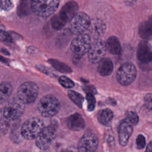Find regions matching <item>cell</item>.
<instances>
[{
	"mask_svg": "<svg viewBox=\"0 0 152 152\" xmlns=\"http://www.w3.org/2000/svg\"><path fill=\"white\" fill-rule=\"evenodd\" d=\"M37 109L42 116L50 118L58 113L60 109V104L54 96L48 94L39 100Z\"/></svg>",
	"mask_w": 152,
	"mask_h": 152,
	"instance_id": "cell-1",
	"label": "cell"
},
{
	"mask_svg": "<svg viewBox=\"0 0 152 152\" xmlns=\"http://www.w3.org/2000/svg\"><path fill=\"white\" fill-rule=\"evenodd\" d=\"M59 4V0H31V9L37 15L46 18L56 11Z\"/></svg>",
	"mask_w": 152,
	"mask_h": 152,
	"instance_id": "cell-2",
	"label": "cell"
},
{
	"mask_svg": "<svg viewBox=\"0 0 152 152\" xmlns=\"http://www.w3.org/2000/svg\"><path fill=\"white\" fill-rule=\"evenodd\" d=\"M24 103L17 97L7 100L3 109V116L9 121L18 120L24 111Z\"/></svg>",
	"mask_w": 152,
	"mask_h": 152,
	"instance_id": "cell-3",
	"label": "cell"
},
{
	"mask_svg": "<svg viewBox=\"0 0 152 152\" xmlns=\"http://www.w3.org/2000/svg\"><path fill=\"white\" fill-rule=\"evenodd\" d=\"M44 128L43 121L37 118L27 119L21 126V134L26 140L35 139Z\"/></svg>",
	"mask_w": 152,
	"mask_h": 152,
	"instance_id": "cell-4",
	"label": "cell"
},
{
	"mask_svg": "<svg viewBox=\"0 0 152 152\" xmlns=\"http://www.w3.org/2000/svg\"><path fill=\"white\" fill-rule=\"evenodd\" d=\"M137 76V69L135 65L131 62L123 64L116 72V79L118 83L122 86L131 84Z\"/></svg>",
	"mask_w": 152,
	"mask_h": 152,
	"instance_id": "cell-5",
	"label": "cell"
},
{
	"mask_svg": "<svg viewBox=\"0 0 152 152\" xmlns=\"http://www.w3.org/2000/svg\"><path fill=\"white\" fill-rule=\"evenodd\" d=\"M39 94V88L36 84L28 81L22 84L18 89L17 96L25 104L34 102Z\"/></svg>",
	"mask_w": 152,
	"mask_h": 152,
	"instance_id": "cell-6",
	"label": "cell"
},
{
	"mask_svg": "<svg viewBox=\"0 0 152 152\" xmlns=\"http://www.w3.org/2000/svg\"><path fill=\"white\" fill-rule=\"evenodd\" d=\"M90 21L89 17L86 14L77 12L69 21V30L74 34H82L88 30Z\"/></svg>",
	"mask_w": 152,
	"mask_h": 152,
	"instance_id": "cell-7",
	"label": "cell"
},
{
	"mask_svg": "<svg viewBox=\"0 0 152 152\" xmlns=\"http://www.w3.org/2000/svg\"><path fill=\"white\" fill-rule=\"evenodd\" d=\"M56 136V131L52 126L44 127L39 135L35 138L36 144L40 150H46L53 142Z\"/></svg>",
	"mask_w": 152,
	"mask_h": 152,
	"instance_id": "cell-8",
	"label": "cell"
},
{
	"mask_svg": "<svg viewBox=\"0 0 152 152\" xmlns=\"http://www.w3.org/2000/svg\"><path fill=\"white\" fill-rule=\"evenodd\" d=\"M91 46V39L88 34H80L71 43V49L78 56H82L88 52Z\"/></svg>",
	"mask_w": 152,
	"mask_h": 152,
	"instance_id": "cell-9",
	"label": "cell"
},
{
	"mask_svg": "<svg viewBox=\"0 0 152 152\" xmlns=\"http://www.w3.org/2000/svg\"><path fill=\"white\" fill-rule=\"evenodd\" d=\"M99 140L92 132H87L81 138L78 144V152H95L97 148Z\"/></svg>",
	"mask_w": 152,
	"mask_h": 152,
	"instance_id": "cell-10",
	"label": "cell"
},
{
	"mask_svg": "<svg viewBox=\"0 0 152 152\" xmlns=\"http://www.w3.org/2000/svg\"><path fill=\"white\" fill-rule=\"evenodd\" d=\"M106 50V43L101 39H97L91 44L88 51V60L92 63H97L101 59L105 53Z\"/></svg>",
	"mask_w": 152,
	"mask_h": 152,
	"instance_id": "cell-11",
	"label": "cell"
},
{
	"mask_svg": "<svg viewBox=\"0 0 152 152\" xmlns=\"http://www.w3.org/2000/svg\"><path fill=\"white\" fill-rule=\"evenodd\" d=\"M138 61L142 64H147L152 61V50L146 40L140 42L137 52Z\"/></svg>",
	"mask_w": 152,
	"mask_h": 152,
	"instance_id": "cell-12",
	"label": "cell"
},
{
	"mask_svg": "<svg viewBox=\"0 0 152 152\" xmlns=\"http://www.w3.org/2000/svg\"><path fill=\"white\" fill-rule=\"evenodd\" d=\"M78 10V4L74 1H70L62 7L59 12V15L65 21H66V23H67L77 13Z\"/></svg>",
	"mask_w": 152,
	"mask_h": 152,
	"instance_id": "cell-13",
	"label": "cell"
},
{
	"mask_svg": "<svg viewBox=\"0 0 152 152\" xmlns=\"http://www.w3.org/2000/svg\"><path fill=\"white\" fill-rule=\"evenodd\" d=\"M132 131V126L127 121H124L120 124L118 129V138L120 145L125 146L127 144Z\"/></svg>",
	"mask_w": 152,
	"mask_h": 152,
	"instance_id": "cell-14",
	"label": "cell"
},
{
	"mask_svg": "<svg viewBox=\"0 0 152 152\" xmlns=\"http://www.w3.org/2000/svg\"><path fill=\"white\" fill-rule=\"evenodd\" d=\"M106 25L102 20L99 18H96L90 21L88 30L93 37L99 38L104 34L106 31Z\"/></svg>",
	"mask_w": 152,
	"mask_h": 152,
	"instance_id": "cell-15",
	"label": "cell"
},
{
	"mask_svg": "<svg viewBox=\"0 0 152 152\" xmlns=\"http://www.w3.org/2000/svg\"><path fill=\"white\" fill-rule=\"evenodd\" d=\"M66 125L71 130L79 131L84 128L85 122L80 114L75 113L66 119Z\"/></svg>",
	"mask_w": 152,
	"mask_h": 152,
	"instance_id": "cell-16",
	"label": "cell"
},
{
	"mask_svg": "<svg viewBox=\"0 0 152 152\" xmlns=\"http://www.w3.org/2000/svg\"><path fill=\"white\" fill-rule=\"evenodd\" d=\"M139 34L145 40L152 39V22L150 20L142 22L138 28Z\"/></svg>",
	"mask_w": 152,
	"mask_h": 152,
	"instance_id": "cell-17",
	"label": "cell"
},
{
	"mask_svg": "<svg viewBox=\"0 0 152 152\" xmlns=\"http://www.w3.org/2000/svg\"><path fill=\"white\" fill-rule=\"evenodd\" d=\"M106 49L112 55H118L121 52V46L118 39L115 36H110L106 43Z\"/></svg>",
	"mask_w": 152,
	"mask_h": 152,
	"instance_id": "cell-18",
	"label": "cell"
},
{
	"mask_svg": "<svg viewBox=\"0 0 152 152\" xmlns=\"http://www.w3.org/2000/svg\"><path fill=\"white\" fill-rule=\"evenodd\" d=\"M113 65L109 58H103L99 62L98 71L101 75H109L113 71Z\"/></svg>",
	"mask_w": 152,
	"mask_h": 152,
	"instance_id": "cell-19",
	"label": "cell"
},
{
	"mask_svg": "<svg viewBox=\"0 0 152 152\" xmlns=\"http://www.w3.org/2000/svg\"><path fill=\"white\" fill-rule=\"evenodd\" d=\"M12 92V86L10 82H2L0 84V104L7 102Z\"/></svg>",
	"mask_w": 152,
	"mask_h": 152,
	"instance_id": "cell-20",
	"label": "cell"
},
{
	"mask_svg": "<svg viewBox=\"0 0 152 152\" xmlns=\"http://www.w3.org/2000/svg\"><path fill=\"white\" fill-rule=\"evenodd\" d=\"M31 11V0H21L17 8L18 15L23 17L30 14Z\"/></svg>",
	"mask_w": 152,
	"mask_h": 152,
	"instance_id": "cell-21",
	"label": "cell"
},
{
	"mask_svg": "<svg viewBox=\"0 0 152 152\" xmlns=\"http://www.w3.org/2000/svg\"><path fill=\"white\" fill-rule=\"evenodd\" d=\"M113 117V112L109 109L100 110L97 113L98 121L103 125L108 124Z\"/></svg>",
	"mask_w": 152,
	"mask_h": 152,
	"instance_id": "cell-22",
	"label": "cell"
},
{
	"mask_svg": "<svg viewBox=\"0 0 152 152\" xmlns=\"http://www.w3.org/2000/svg\"><path fill=\"white\" fill-rule=\"evenodd\" d=\"M49 62L55 68L57 71L63 73H71L72 72L71 68L66 64L54 59H50Z\"/></svg>",
	"mask_w": 152,
	"mask_h": 152,
	"instance_id": "cell-23",
	"label": "cell"
},
{
	"mask_svg": "<svg viewBox=\"0 0 152 152\" xmlns=\"http://www.w3.org/2000/svg\"><path fill=\"white\" fill-rule=\"evenodd\" d=\"M68 95L74 103L80 108H81L84 102V98L81 94L75 91L69 90L68 92Z\"/></svg>",
	"mask_w": 152,
	"mask_h": 152,
	"instance_id": "cell-24",
	"label": "cell"
},
{
	"mask_svg": "<svg viewBox=\"0 0 152 152\" xmlns=\"http://www.w3.org/2000/svg\"><path fill=\"white\" fill-rule=\"evenodd\" d=\"M66 21H65L58 14L53 16L51 20V26L52 28L56 30H59L62 29L66 24Z\"/></svg>",
	"mask_w": 152,
	"mask_h": 152,
	"instance_id": "cell-25",
	"label": "cell"
},
{
	"mask_svg": "<svg viewBox=\"0 0 152 152\" xmlns=\"http://www.w3.org/2000/svg\"><path fill=\"white\" fill-rule=\"evenodd\" d=\"M127 121L132 125H137L139 121V118L137 113L134 111H128L125 113Z\"/></svg>",
	"mask_w": 152,
	"mask_h": 152,
	"instance_id": "cell-26",
	"label": "cell"
},
{
	"mask_svg": "<svg viewBox=\"0 0 152 152\" xmlns=\"http://www.w3.org/2000/svg\"><path fill=\"white\" fill-rule=\"evenodd\" d=\"M86 99L87 101V109L88 111H92L94 109L96 106V99L93 93H86Z\"/></svg>",
	"mask_w": 152,
	"mask_h": 152,
	"instance_id": "cell-27",
	"label": "cell"
},
{
	"mask_svg": "<svg viewBox=\"0 0 152 152\" xmlns=\"http://www.w3.org/2000/svg\"><path fill=\"white\" fill-rule=\"evenodd\" d=\"M59 82L64 87L66 88H70L74 86V83L66 76H61L59 78Z\"/></svg>",
	"mask_w": 152,
	"mask_h": 152,
	"instance_id": "cell-28",
	"label": "cell"
},
{
	"mask_svg": "<svg viewBox=\"0 0 152 152\" xmlns=\"http://www.w3.org/2000/svg\"><path fill=\"white\" fill-rule=\"evenodd\" d=\"M0 41L7 45H9L12 42V39L10 34L4 30H0Z\"/></svg>",
	"mask_w": 152,
	"mask_h": 152,
	"instance_id": "cell-29",
	"label": "cell"
},
{
	"mask_svg": "<svg viewBox=\"0 0 152 152\" xmlns=\"http://www.w3.org/2000/svg\"><path fill=\"white\" fill-rule=\"evenodd\" d=\"M13 8V4L10 0H0V9L10 11Z\"/></svg>",
	"mask_w": 152,
	"mask_h": 152,
	"instance_id": "cell-30",
	"label": "cell"
},
{
	"mask_svg": "<svg viewBox=\"0 0 152 152\" xmlns=\"http://www.w3.org/2000/svg\"><path fill=\"white\" fill-rule=\"evenodd\" d=\"M136 145L138 149H142L144 148L145 145V139L144 135L140 134L137 137L136 140Z\"/></svg>",
	"mask_w": 152,
	"mask_h": 152,
	"instance_id": "cell-31",
	"label": "cell"
},
{
	"mask_svg": "<svg viewBox=\"0 0 152 152\" xmlns=\"http://www.w3.org/2000/svg\"><path fill=\"white\" fill-rule=\"evenodd\" d=\"M145 106L150 109L152 110V93H149L144 97Z\"/></svg>",
	"mask_w": 152,
	"mask_h": 152,
	"instance_id": "cell-32",
	"label": "cell"
},
{
	"mask_svg": "<svg viewBox=\"0 0 152 152\" xmlns=\"http://www.w3.org/2000/svg\"><path fill=\"white\" fill-rule=\"evenodd\" d=\"M145 152H152V141H150L147 145Z\"/></svg>",
	"mask_w": 152,
	"mask_h": 152,
	"instance_id": "cell-33",
	"label": "cell"
},
{
	"mask_svg": "<svg viewBox=\"0 0 152 152\" xmlns=\"http://www.w3.org/2000/svg\"><path fill=\"white\" fill-rule=\"evenodd\" d=\"M124 1L125 2V4H126L128 5H133V4H135L137 0H124Z\"/></svg>",
	"mask_w": 152,
	"mask_h": 152,
	"instance_id": "cell-34",
	"label": "cell"
},
{
	"mask_svg": "<svg viewBox=\"0 0 152 152\" xmlns=\"http://www.w3.org/2000/svg\"><path fill=\"white\" fill-rule=\"evenodd\" d=\"M0 61L2 62H4V63H8V61L7 59L2 57L1 55H0Z\"/></svg>",
	"mask_w": 152,
	"mask_h": 152,
	"instance_id": "cell-35",
	"label": "cell"
},
{
	"mask_svg": "<svg viewBox=\"0 0 152 152\" xmlns=\"http://www.w3.org/2000/svg\"><path fill=\"white\" fill-rule=\"evenodd\" d=\"M1 52H2V53H4V54H5V55H10L9 52H8L7 49H4V48H2L1 50Z\"/></svg>",
	"mask_w": 152,
	"mask_h": 152,
	"instance_id": "cell-36",
	"label": "cell"
},
{
	"mask_svg": "<svg viewBox=\"0 0 152 152\" xmlns=\"http://www.w3.org/2000/svg\"><path fill=\"white\" fill-rule=\"evenodd\" d=\"M62 152H75V151L72 150H65L62 151Z\"/></svg>",
	"mask_w": 152,
	"mask_h": 152,
	"instance_id": "cell-37",
	"label": "cell"
},
{
	"mask_svg": "<svg viewBox=\"0 0 152 152\" xmlns=\"http://www.w3.org/2000/svg\"><path fill=\"white\" fill-rule=\"evenodd\" d=\"M18 152H27L26 151H18Z\"/></svg>",
	"mask_w": 152,
	"mask_h": 152,
	"instance_id": "cell-38",
	"label": "cell"
}]
</instances>
